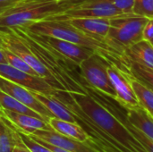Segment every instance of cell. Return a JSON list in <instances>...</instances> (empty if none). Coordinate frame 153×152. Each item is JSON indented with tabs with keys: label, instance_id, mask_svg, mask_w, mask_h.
<instances>
[{
	"label": "cell",
	"instance_id": "10",
	"mask_svg": "<svg viewBox=\"0 0 153 152\" xmlns=\"http://www.w3.org/2000/svg\"><path fill=\"white\" fill-rule=\"evenodd\" d=\"M0 90L12 96L21 103L24 104L28 108H31L35 112L39 113L47 122H48L51 117H54L48 108L34 97L30 90L20 86L2 76H0Z\"/></svg>",
	"mask_w": 153,
	"mask_h": 152
},
{
	"label": "cell",
	"instance_id": "3",
	"mask_svg": "<svg viewBox=\"0 0 153 152\" xmlns=\"http://www.w3.org/2000/svg\"><path fill=\"white\" fill-rule=\"evenodd\" d=\"M73 3L56 0H17L0 15V29L27 26L31 23L55 18L71 8Z\"/></svg>",
	"mask_w": 153,
	"mask_h": 152
},
{
	"label": "cell",
	"instance_id": "4",
	"mask_svg": "<svg viewBox=\"0 0 153 152\" xmlns=\"http://www.w3.org/2000/svg\"><path fill=\"white\" fill-rule=\"evenodd\" d=\"M148 18L134 13H123L110 18V28L105 42L120 56L126 48L143 39Z\"/></svg>",
	"mask_w": 153,
	"mask_h": 152
},
{
	"label": "cell",
	"instance_id": "2",
	"mask_svg": "<svg viewBox=\"0 0 153 152\" xmlns=\"http://www.w3.org/2000/svg\"><path fill=\"white\" fill-rule=\"evenodd\" d=\"M34 33L57 38L94 50L107 60L118 64L122 56L117 54L105 42L77 29L68 20L58 18L39 21L25 26Z\"/></svg>",
	"mask_w": 153,
	"mask_h": 152
},
{
	"label": "cell",
	"instance_id": "30",
	"mask_svg": "<svg viewBox=\"0 0 153 152\" xmlns=\"http://www.w3.org/2000/svg\"><path fill=\"white\" fill-rule=\"evenodd\" d=\"M16 1L14 2H0V15H2L4 13H5L8 9H10Z\"/></svg>",
	"mask_w": 153,
	"mask_h": 152
},
{
	"label": "cell",
	"instance_id": "19",
	"mask_svg": "<svg viewBox=\"0 0 153 152\" xmlns=\"http://www.w3.org/2000/svg\"><path fill=\"white\" fill-rule=\"evenodd\" d=\"M126 73L128 74L130 82L140 106L146 109L153 116V91L146 85L139 82L133 75H131L129 73L126 72Z\"/></svg>",
	"mask_w": 153,
	"mask_h": 152
},
{
	"label": "cell",
	"instance_id": "27",
	"mask_svg": "<svg viewBox=\"0 0 153 152\" xmlns=\"http://www.w3.org/2000/svg\"><path fill=\"white\" fill-rule=\"evenodd\" d=\"M16 132H17V130H16ZM13 152H31L27 148V146L23 143V142L22 141L18 132L16 134V142H15V145L13 149Z\"/></svg>",
	"mask_w": 153,
	"mask_h": 152
},
{
	"label": "cell",
	"instance_id": "5",
	"mask_svg": "<svg viewBox=\"0 0 153 152\" xmlns=\"http://www.w3.org/2000/svg\"><path fill=\"white\" fill-rule=\"evenodd\" d=\"M108 65L109 61L95 52L80 65V76L83 84L116 100L117 94L108 73Z\"/></svg>",
	"mask_w": 153,
	"mask_h": 152
},
{
	"label": "cell",
	"instance_id": "11",
	"mask_svg": "<svg viewBox=\"0 0 153 152\" xmlns=\"http://www.w3.org/2000/svg\"><path fill=\"white\" fill-rule=\"evenodd\" d=\"M30 136L40 139L49 144L59 147L63 150L71 152H98L92 146L87 142H82L63 134L56 133L54 130H36L31 133H27Z\"/></svg>",
	"mask_w": 153,
	"mask_h": 152
},
{
	"label": "cell",
	"instance_id": "34",
	"mask_svg": "<svg viewBox=\"0 0 153 152\" xmlns=\"http://www.w3.org/2000/svg\"><path fill=\"white\" fill-rule=\"evenodd\" d=\"M149 42H150V43H151V44L153 46V38L151 39V40H149Z\"/></svg>",
	"mask_w": 153,
	"mask_h": 152
},
{
	"label": "cell",
	"instance_id": "25",
	"mask_svg": "<svg viewBox=\"0 0 153 152\" xmlns=\"http://www.w3.org/2000/svg\"><path fill=\"white\" fill-rule=\"evenodd\" d=\"M123 13H132L134 0H108Z\"/></svg>",
	"mask_w": 153,
	"mask_h": 152
},
{
	"label": "cell",
	"instance_id": "35",
	"mask_svg": "<svg viewBox=\"0 0 153 152\" xmlns=\"http://www.w3.org/2000/svg\"><path fill=\"white\" fill-rule=\"evenodd\" d=\"M2 116V115H1V111H0V117Z\"/></svg>",
	"mask_w": 153,
	"mask_h": 152
},
{
	"label": "cell",
	"instance_id": "21",
	"mask_svg": "<svg viewBox=\"0 0 153 152\" xmlns=\"http://www.w3.org/2000/svg\"><path fill=\"white\" fill-rule=\"evenodd\" d=\"M0 109H5V110L21 113V114H25V115L32 116L40 118L42 120H45L39 113L35 112L31 108H28L27 106L21 103L20 101H18L17 99H15L14 98L4 92L1 90H0Z\"/></svg>",
	"mask_w": 153,
	"mask_h": 152
},
{
	"label": "cell",
	"instance_id": "26",
	"mask_svg": "<svg viewBox=\"0 0 153 152\" xmlns=\"http://www.w3.org/2000/svg\"><path fill=\"white\" fill-rule=\"evenodd\" d=\"M87 143H89L91 146H92L98 152H119L117 151L116 149H114L113 147L105 144L104 142L94 139V138H91L89 139V141L87 142Z\"/></svg>",
	"mask_w": 153,
	"mask_h": 152
},
{
	"label": "cell",
	"instance_id": "14",
	"mask_svg": "<svg viewBox=\"0 0 153 152\" xmlns=\"http://www.w3.org/2000/svg\"><path fill=\"white\" fill-rule=\"evenodd\" d=\"M127 121L153 141V116L143 107L123 108Z\"/></svg>",
	"mask_w": 153,
	"mask_h": 152
},
{
	"label": "cell",
	"instance_id": "20",
	"mask_svg": "<svg viewBox=\"0 0 153 152\" xmlns=\"http://www.w3.org/2000/svg\"><path fill=\"white\" fill-rule=\"evenodd\" d=\"M16 129L4 117H0V152H13L16 142Z\"/></svg>",
	"mask_w": 153,
	"mask_h": 152
},
{
	"label": "cell",
	"instance_id": "32",
	"mask_svg": "<svg viewBox=\"0 0 153 152\" xmlns=\"http://www.w3.org/2000/svg\"><path fill=\"white\" fill-rule=\"evenodd\" d=\"M56 1H60V2H71V3H75L79 0H56Z\"/></svg>",
	"mask_w": 153,
	"mask_h": 152
},
{
	"label": "cell",
	"instance_id": "33",
	"mask_svg": "<svg viewBox=\"0 0 153 152\" xmlns=\"http://www.w3.org/2000/svg\"><path fill=\"white\" fill-rule=\"evenodd\" d=\"M17 0H0V2H14Z\"/></svg>",
	"mask_w": 153,
	"mask_h": 152
},
{
	"label": "cell",
	"instance_id": "9",
	"mask_svg": "<svg viewBox=\"0 0 153 152\" xmlns=\"http://www.w3.org/2000/svg\"><path fill=\"white\" fill-rule=\"evenodd\" d=\"M34 34L41 42H43L44 44L51 47L53 50H55L64 58L73 62L78 67L85 59H87L88 57H90L91 55L95 53V51L91 48L74 44L66 40H63V39L50 37V36L40 35L37 33H34Z\"/></svg>",
	"mask_w": 153,
	"mask_h": 152
},
{
	"label": "cell",
	"instance_id": "15",
	"mask_svg": "<svg viewBox=\"0 0 153 152\" xmlns=\"http://www.w3.org/2000/svg\"><path fill=\"white\" fill-rule=\"evenodd\" d=\"M31 92L34 95V97L48 108V110L54 116V117H56L64 121L77 123L75 116L72 113V111L56 97L51 95H45L35 91Z\"/></svg>",
	"mask_w": 153,
	"mask_h": 152
},
{
	"label": "cell",
	"instance_id": "6",
	"mask_svg": "<svg viewBox=\"0 0 153 152\" xmlns=\"http://www.w3.org/2000/svg\"><path fill=\"white\" fill-rule=\"evenodd\" d=\"M0 45L21 57L36 72V73L39 77L46 80L53 88L57 90L65 91L64 88L60 85V83L55 79V77L40 64V62L37 59L30 47L13 29H0Z\"/></svg>",
	"mask_w": 153,
	"mask_h": 152
},
{
	"label": "cell",
	"instance_id": "17",
	"mask_svg": "<svg viewBox=\"0 0 153 152\" xmlns=\"http://www.w3.org/2000/svg\"><path fill=\"white\" fill-rule=\"evenodd\" d=\"M123 56L132 61L153 68V46L146 39H142L126 48Z\"/></svg>",
	"mask_w": 153,
	"mask_h": 152
},
{
	"label": "cell",
	"instance_id": "12",
	"mask_svg": "<svg viewBox=\"0 0 153 152\" xmlns=\"http://www.w3.org/2000/svg\"><path fill=\"white\" fill-rule=\"evenodd\" d=\"M0 111L3 117L25 133H31L36 130H53L48 122L40 118L5 109H0Z\"/></svg>",
	"mask_w": 153,
	"mask_h": 152
},
{
	"label": "cell",
	"instance_id": "1",
	"mask_svg": "<svg viewBox=\"0 0 153 152\" xmlns=\"http://www.w3.org/2000/svg\"><path fill=\"white\" fill-rule=\"evenodd\" d=\"M10 28L22 39L40 64L55 77L65 91L87 93L80 73L75 71L77 65L41 42L27 27L14 26Z\"/></svg>",
	"mask_w": 153,
	"mask_h": 152
},
{
	"label": "cell",
	"instance_id": "22",
	"mask_svg": "<svg viewBox=\"0 0 153 152\" xmlns=\"http://www.w3.org/2000/svg\"><path fill=\"white\" fill-rule=\"evenodd\" d=\"M1 46V45H0ZM2 47V46H1ZM2 49H3V53L5 56V59L7 61V64L13 66L14 68L18 69V70H21L22 72H25V73H28L30 74H32V75H38L36 73V72L26 63L24 62L21 57H19L17 55H15L14 53H13L12 51H10L9 49L2 47ZM39 76V75H38Z\"/></svg>",
	"mask_w": 153,
	"mask_h": 152
},
{
	"label": "cell",
	"instance_id": "8",
	"mask_svg": "<svg viewBox=\"0 0 153 152\" xmlns=\"http://www.w3.org/2000/svg\"><path fill=\"white\" fill-rule=\"evenodd\" d=\"M108 73L117 94L115 101L122 108L140 106L126 72L117 64L109 61Z\"/></svg>",
	"mask_w": 153,
	"mask_h": 152
},
{
	"label": "cell",
	"instance_id": "24",
	"mask_svg": "<svg viewBox=\"0 0 153 152\" xmlns=\"http://www.w3.org/2000/svg\"><path fill=\"white\" fill-rule=\"evenodd\" d=\"M15 129L19 133V135L21 137L22 141L23 142V143L27 146V148L31 152H53L51 150L47 148L46 146L40 144L37 141H35L32 138H30L27 133H25L22 131L17 129L16 127H15Z\"/></svg>",
	"mask_w": 153,
	"mask_h": 152
},
{
	"label": "cell",
	"instance_id": "29",
	"mask_svg": "<svg viewBox=\"0 0 153 152\" xmlns=\"http://www.w3.org/2000/svg\"><path fill=\"white\" fill-rule=\"evenodd\" d=\"M28 135H29V134H28ZM29 136H30V135H29ZM30 137L32 138L33 140L37 141V142H39L40 144L46 146L47 148H48L49 150H51L53 152H71L68 151H65V150H63V149H61V148H59V147L54 146V145H52V144H49V143H48V142H44V141H42V140H40V139H38V138H35V137H32V136H30Z\"/></svg>",
	"mask_w": 153,
	"mask_h": 152
},
{
	"label": "cell",
	"instance_id": "31",
	"mask_svg": "<svg viewBox=\"0 0 153 152\" xmlns=\"http://www.w3.org/2000/svg\"><path fill=\"white\" fill-rule=\"evenodd\" d=\"M0 64H7V61H6L5 56L3 53V49H2L1 46H0Z\"/></svg>",
	"mask_w": 153,
	"mask_h": 152
},
{
	"label": "cell",
	"instance_id": "18",
	"mask_svg": "<svg viewBox=\"0 0 153 152\" xmlns=\"http://www.w3.org/2000/svg\"><path fill=\"white\" fill-rule=\"evenodd\" d=\"M49 125L53 128L56 133L67 136L69 138L87 142L90 139L88 133L84 131V129L77 123H72L68 121H64L58 119L56 117H51L48 122Z\"/></svg>",
	"mask_w": 153,
	"mask_h": 152
},
{
	"label": "cell",
	"instance_id": "16",
	"mask_svg": "<svg viewBox=\"0 0 153 152\" xmlns=\"http://www.w3.org/2000/svg\"><path fill=\"white\" fill-rule=\"evenodd\" d=\"M117 65L124 71L129 73L131 75H133L139 82L146 85L153 91V68L132 61L123 55L120 57Z\"/></svg>",
	"mask_w": 153,
	"mask_h": 152
},
{
	"label": "cell",
	"instance_id": "28",
	"mask_svg": "<svg viewBox=\"0 0 153 152\" xmlns=\"http://www.w3.org/2000/svg\"><path fill=\"white\" fill-rule=\"evenodd\" d=\"M153 38V19H149L143 29V39L151 40Z\"/></svg>",
	"mask_w": 153,
	"mask_h": 152
},
{
	"label": "cell",
	"instance_id": "7",
	"mask_svg": "<svg viewBox=\"0 0 153 152\" xmlns=\"http://www.w3.org/2000/svg\"><path fill=\"white\" fill-rule=\"evenodd\" d=\"M0 76L30 90V91L51 96L57 91V90L53 88L43 78L18 70L8 64H0Z\"/></svg>",
	"mask_w": 153,
	"mask_h": 152
},
{
	"label": "cell",
	"instance_id": "23",
	"mask_svg": "<svg viewBox=\"0 0 153 152\" xmlns=\"http://www.w3.org/2000/svg\"><path fill=\"white\" fill-rule=\"evenodd\" d=\"M132 12L136 15L153 19V0H134Z\"/></svg>",
	"mask_w": 153,
	"mask_h": 152
},
{
	"label": "cell",
	"instance_id": "13",
	"mask_svg": "<svg viewBox=\"0 0 153 152\" xmlns=\"http://www.w3.org/2000/svg\"><path fill=\"white\" fill-rule=\"evenodd\" d=\"M66 20L77 29L103 42L110 28V18H70Z\"/></svg>",
	"mask_w": 153,
	"mask_h": 152
}]
</instances>
